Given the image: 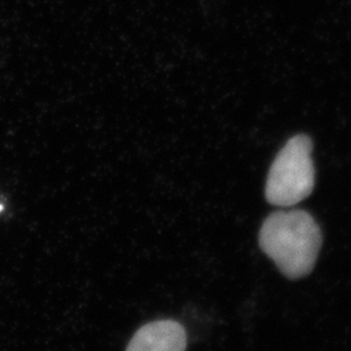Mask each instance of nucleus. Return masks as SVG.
<instances>
[{
	"instance_id": "7ed1b4c3",
	"label": "nucleus",
	"mask_w": 351,
	"mask_h": 351,
	"mask_svg": "<svg viewBox=\"0 0 351 351\" xmlns=\"http://www.w3.org/2000/svg\"><path fill=\"white\" fill-rule=\"evenodd\" d=\"M188 337L175 320H158L139 328L126 351H185Z\"/></svg>"
},
{
	"instance_id": "f03ea898",
	"label": "nucleus",
	"mask_w": 351,
	"mask_h": 351,
	"mask_svg": "<svg viewBox=\"0 0 351 351\" xmlns=\"http://www.w3.org/2000/svg\"><path fill=\"white\" fill-rule=\"evenodd\" d=\"M311 138L298 134L277 154L265 184V199L274 206L291 207L314 190L315 167Z\"/></svg>"
},
{
	"instance_id": "20e7f679",
	"label": "nucleus",
	"mask_w": 351,
	"mask_h": 351,
	"mask_svg": "<svg viewBox=\"0 0 351 351\" xmlns=\"http://www.w3.org/2000/svg\"><path fill=\"white\" fill-rule=\"evenodd\" d=\"M3 210H4V207H3V206H1V204H0V213H1V211H3Z\"/></svg>"
},
{
	"instance_id": "f257e3e1",
	"label": "nucleus",
	"mask_w": 351,
	"mask_h": 351,
	"mask_svg": "<svg viewBox=\"0 0 351 351\" xmlns=\"http://www.w3.org/2000/svg\"><path fill=\"white\" fill-rule=\"evenodd\" d=\"M322 242V230L314 217L302 210L271 213L259 233L261 249L290 280L313 272Z\"/></svg>"
}]
</instances>
